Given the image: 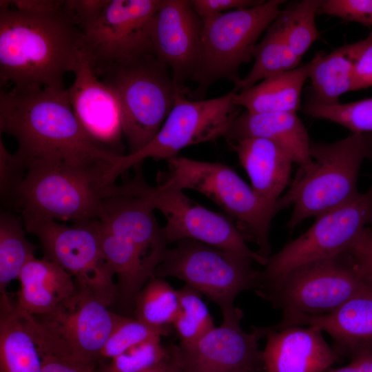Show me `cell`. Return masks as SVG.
<instances>
[{
    "mask_svg": "<svg viewBox=\"0 0 372 372\" xmlns=\"http://www.w3.org/2000/svg\"><path fill=\"white\" fill-rule=\"evenodd\" d=\"M0 132L15 138L17 154L27 171L68 172L107 183L106 176L121 155L85 131L66 88L1 90Z\"/></svg>",
    "mask_w": 372,
    "mask_h": 372,
    "instance_id": "6da1fadb",
    "label": "cell"
},
{
    "mask_svg": "<svg viewBox=\"0 0 372 372\" xmlns=\"http://www.w3.org/2000/svg\"><path fill=\"white\" fill-rule=\"evenodd\" d=\"M83 46L65 12L34 14L0 8V85L14 91L65 88Z\"/></svg>",
    "mask_w": 372,
    "mask_h": 372,
    "instance_id": "7a4b0ae2",
    "label": "cell"
},
{
    "mask_svg": "<svg viewBox=\"0 0 372 372\" xmlns=\"http://www.w3.org/2000/svg\"><path fill=\"white\" fill-rule=\"evenodd\" d=\"M311 161L300 166L289 189L276 203L278 211L293 205L287 227L342 205L360 192L362 164L372 159V132L351 134L330 143L311 142Z\"/></svg>",
    "mask_w": 372,
    "mask_h": 372,
    "instance_id": "3957f363",
    "label": "cell"
},
{
    "mask_svg": "<svg viewBox=\"0 0 372 372\" xmlns=\"http://www.w3.org/2000/svg\"><path fill=\"white\" fill-rule=\"evenodd\" d=\"M167 171L158 175L162 189H192L217 204L232 218L246 240L255 242L257 251L268 258L271 247L269 231L276 207L264 201L229 166L175 156L166 161Z\"/></svg>",
    "mask_w": 372,
    "mask_h": 372,
    "instance_id": "277c9868",
    "label": "cell"
},
{
    "mask_svg": "<svg viewBox=\"0 0 372 372\" xmlns=\"http://www.w3.org/2000/svg\"><path fill=\"white\" fill-rule=\"evenodd\" d=\"M254 291L282 311L277 326L285 327L304 316L329 313L372 289L345 252L300 267Z\"/></svg>",
    "mask_w": 372,
    "mask_h": 372,
    "instance_id": "5b68a950",
    "label": "cell"
},
{
    "mask_svg": "<svg viewBox=\"0 0 372 372\" xmlns=\"http://www.w3.org/2000/svg\"><path fill=\"white\" fill-rule=\"evenodd\" d=\"M169 68L154 54L97 74L115 91L127 154L145 147L156 136L182 92Z\"/></svg>",
    "mask_w": 372,
    "mask_h": 372,
    "instance_id": "8992f818",
    "label": "cell"
},
{
    "mask_svg": "<svg viewBox=\"0 0 372 372\" xmlns=\"http://www.w3.org/2000/svg\"><path fill=\"white\" fill-rule=\"evenodd\" d=\"M107 307L90 291L78 287L70 298L47 314L31 316L22 311L41 355L96 364L123 316Z\"/></svg>",
    "mask_w": 372,
    "mask_h": 372,
    "instance_id": "52a82bcc",
    "label": "cell"
},
{
    "mask_svg": "<svg viewBox=\"0 0 372 372\" xmlns=\"http://www.w3.org/2000/svg\"><path fill=\"white\" fill-rule=\"evenodd\" d=\"M176 243L166 250L154 276L184 281L216 303L223 318L237 310L239 293L256 287L259 271L253 269L252 258L191 239Z\"/></svg>",
    "mask_w": 372,
    "mask_h": 372,
    "instance_id": "ba28073f",
    "label": "cell"
},
{
    "mask_svg": "<svg viewBox=\"0 0 372 372\" xmlns=\"http://www.w3.org/2000/svg\"><path fill=\"white\" fill-rule=\"evenodd\" d=\"M283 0L264 1L259 5L203 19L200 63L192 80L200 93L221 79L236 85L238 70L249 63L257 41L279 16Z\"/></svg>",
    "mask_w": 372,
    "mask_h": 372,
    "instance_id": "9c48e42d",
    "label": "cell"
},
{
    "mask_svg": "<svg viewBox=\"0 0 372 372\" xmlns=\"http://www.w3.org/2000/svg\"><path fill=\"white\" fill-rule=\"evenodd\" d=\"M21 218L26 231L38 238L44 258L60 265L78 287L107 306L115 301V273L101 247L99 220L69 226L27 213H21Z\"/></svg>",
    "mask_w": 372,
    "mask_h": 372,
    "instance_id": "30bf717a",
    "label": "cell"
},
{
    "mask_svg": "<svg viewBox=\"0 0 372 372\" xmlns=\"http://www.w3.org/2000/svg\"><path fill=\"white\" fill-rule=\"evenodd\" d=\"M234 91L215 99L192 101L178 93L174 106L161 129L142 149L119 155L110 169L106 183L112 185L117 177L146 158L168 160L183 149L225 136L239 107L233 102Z\"/></svg>",
    "mask_w": 372,
    "mask_h": 372,
    "instance_id": "8fae6325",
    "label": "cell"
},
{
    "mask_svg": "<svg viewBox=\"0 0 372 372\" xmlns=\"http://www.w3.org/2000/svg\"><path fill=\"white\" fill-rule=\"evenodd\" d=\"M371 224L372 185L349 202L317 216L307 231L268 257L254 291L300 267L345 253Z\"/></svg>",
    "mask_w": 372,
    "mask_h": 372,
    "instance_id": "7c38bea8",
    "label": "cell"
},
{
    "mask_svg": "<svg viewBox=\"0 0 372 372\" xmlns=\"http://www.w3.org/2000/svg\"><path fill=\"white\" fill-rule=\"evenodd\" d=\"M121 185L79 174L51 169L28 170L17 192L14 207L55 221L76 223L99 220L104 200L118 194Z\"/></svg>",
    "mask_w": 372,
    "mask_h": 372,
    "instance_id": "4fadbf2b",
    "label": "cell"
},
{
    "mask_svg": "<svg viewBox=\"0 0 372 372\" xmlns=\"http://www.w3.org/2000/svg\"><path fill=\"white\" fill-rule=\"evenodd\" d=\"M161 0H109L83 31V49L97 74L154 54L152 21Z\"/></svg>",
    "mask_w": 372,
    "mask_h": 372,
    "instance_id": "5bb4252c",
    "label": "cell"
},
{
    "mask_svg": "<svg viewBox=\"0 0 372 372\" xmlns=\"http://www.w3.org/2000/svg\"><path fill=\"white\" fill-rule=\"evenodd\" d=\"M154 207L165 216L163 227L167 244L184 239L244 255L265 266L267 258L251 250L235 221L225 214L214 211L196 203L183 191L152 187Z\"/></svg>",
    "mask_w": 372,
    "mask_h": 372,
    "instance_id": "9a60e30c",
    "label": "cell"
},
{
    "mask_svg": "<svg viewBox=\"0 0 372 372\" xmlns=\"http://www.w3.org/2000/svg\"><path fill=\"white\" fill-rule=\"evenodd\" d=\"M244 313L238 308L222 324L189 346L174 345L183 372H260L264 370L259 341L265 327L250 332L241 327Z\"/></svg>",
    "mask_w": 372,
    "mask_h": 372,
    "instance_id": "2e32d148",
    "label": "cell"
},
{
    "mask_svg": "<svg viewBox=\"0 0 372 372\" xmlns=\"http://www.w3.org/2000/svg\"><path fill=\"white\" fill-rule=\"evenodd\" d=\"M203 21L188 0H161L152 25L154 55L172 72L182 92L200 59Z\"/></svg>",
    "mask_w": 372,
    "mask_h": 372,
    "instance_id": "e0dca14e",
    "label": "cell"
},
{
    "mask_svg": "<svg viewBox=\"0 0 372 372\" xmlns=\"http://www.w3.org/2000/svg\"><path fill=\"white\" fill-rule=\"evenodd\" d=\"M152 187L146 183L140 166L133 179L104 200L99 221L107 231L133 243L157 267L167 242L154 213Z\"/></svg>",
    "mask_w": 372,
    "mask_h": 372,
    "instance_id": "ac0fdd59",
    "label": "cell"
},
{
    "mask_svg": "<svg viewBox=\"0 0 372 372\" xmlns=\"http://www.w3.org/2000/svg\"><path fill=\"white\" fill-rule=\"evenodd\" d=\"M72 72L74 79L68 89V97L81 126L103 146L110 149V146L118 145L123 132L116 94L97 74L83 46Z\"/></svg>",
    "mask_w": 372,
    "mask_h": 372,
    "instance_id": "d6986e66",
    "label": "cell"
},
{
    "mask_svg": "<svg viewBox=\"0 0 372 372\" xmlns=\"http://www.w3.org/2000/svg\"><path fill=\"white\" fill-rule=\"evenodd\" d=\"M265 372H322L342 359L313 326L265 327Z\"/></svg>",
    "mask_w": 372,
    "mask_h": 372,
    "instance_id": "ffe728a7",
    "label": "cell"
},
{
    "mask_svg": "<svg viewBox=\"0 0 372 372\" xmlns=\"http://www.w3.org/2000/svg\"><path fill=\"white\" fill-rule=\"evenodd\" d=\"M294 325L313 326L326 332L336 353L351 360L372 349V291L350 299L329 313L300 318Z\"/></svg>",
    "mask_w": 372,
    "mask_h": 372,
    "instance_id": "44dd1931",
    "label": "cell"
},
{
    "mask_svg": "<svg viewBox=\"0 0 372 372\" xmlns=\"http://www.w3.org/2000/svg\"><path fill=\"white\" fill-rule=\"evenodd\" d=\"M229 143L249 176L252 189L264 201L276 207L289 182L293 163L289 154L266 138H246Z\"/></svg>",
    "mask_w": 372,
    "mask_h": 372,
    "instance_id": "7402d4cb",
    "label": "cell"
},
{
    "mask_svg": "<svg viewBox=\"0 0 372 372\" xmlns=\"http://www.w3.org/2000/svg\"><path fill=\"white\" fill-rule=\"evenodd\" d=\"M225 137L229 142L252 137L266 138L282 147L300 166L311 161V141L296 112L246 111L234 118Z\"/></svg>",
    "mask_w": 372,
    "mask_h": 372,
    "instance_id": "603a6c76",
    "label": "cell"
},
{
    "mask_svg": "<svg viewBox=\"0 0 372 372\" xmlns=\"http://www.w3.org/2000/svg\"><path fill=\"white\" fill-rule=\"evenodd\" d=\"M17 307L31 316L47 314L70 298L78 286L57 263L45 258L30 260L18 278Z\"/></svg>",
    "mask_w": 372,
    "mask_h": 372,
    "instance_id": "cb8c5ba5",
    "label": "cell"
},
{
    "mask_svg": "<svg viewBox=\"0 0 372 372\" xmlns=\"http://www.w3.org/2000/svg\"><path fill=\"white\" fill-rule=\"evenodd\" d=\"M372 45V31L364 39L345 44L328 54L316 52L309 79L311 96L309 101L323 105L340 103L339 97L351 92L355 70L360 57Z\"/></svg>",
    "mask_w": 372,
    "mask_h": 372,
    "instance_id": "d4e9b609",
    "label": "cell"
},
{
    "mask_svg": "<svg viewBox=\"0 0 372 372\" xmlns=\"http://www.w3.org/2000/svg\"><path fill=\"white\" fill-rule=\"evenodd\" d=\"M316 58V54L307 63L267 78L245 90L234 92V103L252 113L296 112L300 108L303 85Z\"/></svg>",
    "mask_w": 372,
    "mask_h": 372,
    "instance_id": "484cf974",
    "label": "cell"
},
{
    "mask_svg": "<svg viewBox=\"0 0 372 372\" xmlns=\"http://www.w3.org/2000/svg\"><path fill=\"white\" fill-rule=\"evenodd\" d=\"M43 358L23 312L0 296V372H41Z\"/></svg>",
    "mask_w": 372,
    "mask_h": 372,
    "instance_id": "4316f807",
    "label": "cell"
},
{
    "mask_svg": "<svg viewBox=\"0 0 372 372\" xmlns=\"http://www.w3.org/2000/svg\"><path fill=\"white\" fill-rule=\"evenodd\" d=\"M103 254L117 278L116 298L134 307L140 291L154 276L156 266L131 242L105 230L99 221Z\"/></svg>",
    "mask_w": 372,
    "mask_h": 372,
    "instance_id": "83f0119b",
    "label": "cell"
},
{
    "mask_svg": "<svg viewBox=\"0 0 372 372\" xmlns=\"http://www.w3.org/2000/svg\"><path fill=\"white\" fill-rule=\"evenodd\" d=\"M253 57L254 65L235 85L234 92L245 90L267 78L293 70L302 59L289 47L274 21L255 47Z\"/></svg>",
    "mask_w": 372,
    "mask_h": 372,
    "instance_id": "f1b7e54d",
    "label": "cell"
},
{
    "mask_svg": "<svg viewBox=\"0 0 372 372\" xmlns=\"http://www.w3.org/2000/svg\"><path fill=\"white\" fill-rule=\"evenodd\" d=\"M21 218L8 212L0 214V293L18 279L25 264L34 258L36 247L25 236Z\"/></svg>",
    "mask_w": 372,
    "mask_h": 372,
    "instance_id": "f546056e",
    "label": "cell"
},
{
    "mask_svg": "<svg viewBox=\"0 0 372 372\" xmlns=\"http://www.w3.org/2000/svg\"><path fill=\"white\" fill-rule=\"evenodd\" d=\"M134 318L168 332L180 308L178 291L163 278L152 277L137 295Z\"/></svg>",
    "mask_w": 372,
    "mask_h": 372,
    "instance_id": "4dcf8cb0",
    "label": "cell"
},
{
    "mask_svg": "<svg viewBox=\"0 0 372 372\" xmlns=\"http://www.w3.org/2000/svg\"><path fill=\"white\" fill-rule=\"evenodd\" d=\"M322 1L303 0L290 3L274 21L289 47L301 58L320 37L316 15Z\"/></svg>",
    "mask_w": 372,
    "mask_h": 372,
    "instance_id": "1f68e13d",
    "label": "cell"
},
{
    "mask_svg": "<svg viewBox=\"0 0 372 372\" xmlns=\"http://www.w3.org/2000/svg\"><path fill=\"white\" fill-rule=\"evenodd\" d=\"M180 308L172 324L181 346H189L198 341L216 327L202 294L185 285L178 289Z\"/></svg>",
    "mask_w": 372,
    "mask_h": 372,
    "instance_id": "d6a6232c",
    "label": "cell"
},
{
    "mask_svg": "<svg viewBox=\"0 0 372 372\" xmlns=\"http://www.w3.org/2000/svg\"><path fill=\"white\" fill-rule=\"evenodd\" d=\"M302 107L312 117L336 123L352 134L372 132V97L331 106L308 99Z\"/></svg>",
    "mask_w": 372,
    "mask_h": 372,
    "instance_id": "836d02e7",
    "label": "cell"
},
{
    "mask_svg": "<svg viewBox=\"0 0 372 372\" xmlns=\"http://www.w3.org/2000/svg\"><path fill=\"white\" fill-rule=\"evenodd\" d=\"M167 333L135 318L123 316L104 345L100 353V360H112L141 342L161 338Z\"/></svg>",
    "mask_w": 372,
    "mask_h": 372,
    "instance_id": "e575fe53",
    "label": "cell"
},
{
    "mask_svg": "<svg viewBox=\"0 0 372 372\" xmlns=\"http://www.w3.org/2000/svg\"><path fill=\"white\" fill-rule=\"evenodd\" d=\"M169 353V346L164 347L161 338H152L129 348L103 367L107 372H143L161 362Z\"/></svg>",
    "mask_w": 372,
    "mask_h": 372,
    "instance_id": "d590c367",
    "label": "cell"
},
{
    "mask_svg": "<svg viewBox=\"0 0 372 372\" xmlns=\"http://www.w3.org/2000/svg\"><path fill=\"white\" fill-rule=\"evenodd\" d=\"M27 169L17 153L6 148L0 138V196L1 203L12 205L17 192L25 176Z\"/></svg>",
    "mask_w": 372,
    "mask_h": 372,
    "instance_id": "8d00e7d4",
    "label": "cell"
},
{
    "mask_svg": "<svg viewBox=\"0 0 372 372\" xmlns=\"http://www.w3.org/2000/svg\"><path fill=\"white\" fill-rule=\"evenodd\" d=\"M318 14L337 17L346 22L372 26V0H325Z\"/></svg>",
    "mask_w": 372,
    "mask_h": 372,
    "instance_id": "74e56055",
    "label": "cell"
},
{
    "mask_svg": "<svg viewBox=\"0 0 372 372\" xmlns=\"http://www.w3.org/2000/svg\"><path fill=\"white\" fill-rule=\"evenodd\" d=\"M346 253L361 277L372 289V224L364 229Z\"/></svg>",
    "mask_w": 372,
    "mask_h": 372,
    "instance_id": "f35d334b",
    "label": "cell"
},
{
    "mask_svg": "<svg viewBox=\"0 0 372 372\" xmlns=\"http://www.w3.org/2000/svg\"><path fill=\"white\" fill-rule=\"evenodd\" d=\"M109 0H67L65 11L83 32L99 18Z\"/></svg>",
    "mask_w": 372,
    "mask_h": 372,
    "instance_id": "ab89813d",
    "label": "cell"
},
{
    "mask_svg": "<svg viewBox=\"0 0 372 372\" xmlns=\"http://www.w3.org/2000/svg\"><path fill=\"white\" fill-rule=\"evenodd\" d=\"M190 4L201 19L224 12L260 4L263 0H191Z\"/></svg>",
    "mask_w": 372,
    "mask_h": 372,
    "instance_id": "60d3db41",
    "label": "cell"
},
{
    "mask_svg": "<svg viewBox=\"0 0 372 372\" xmlns=\"http://www.w3.org/2000/svg\"><path fill=\"white\" fill-rule=\"evenodd\" d=\"M0 8H10L19 12L48 14L65 11V1L63 0H1Z\"/></svg>",
    "mask_w": 372,
    "mask_h": 372,
    "instance_id": "b9f144b4",
    "label": "cell"
},
{
    "mask_svg": "<svg viewBox=\"0 0 372 372\" xmlns=\"http://www.w3.org/2000/svg\"><path fill=\"white\" fill-rule=\"evenodd\" d=\"M41 356V372H98L96 364H83L52 355Z\"/></svg>",
    "mask_w": 372,
    "mask_h": 372,
    "instance_id": "7bdbcfd3",
    "label": "cell"
},
{
    "mask_svg": "<svg viewBox=\"0 0 372 372\" xmlns=\"http://www.w3.org/2000/svg\"><path fill=\"white\" fill-rule=\"evenodd\" d=\"M372 87V45L365 50L357 63L351 92Z\"/></svg>",
    "mask_w": 372,
    "mask_h": 372,
    "instance_id": "ee69618b",
    "label": "cell"
},
{
    "mask_svg": "<svg viewBox=\"0 0 372 372\" xmlns=\"http://www.w3.org/2000/svg\"><path fill=\"white\" fill-rule=\"evenodd\" d=\"M98 372L107 371L101 366ZM143 372H183L174 345L169 346V353L161 362Z\"/></svg>",
    "mask_w": 372,
    "mask_h": 372,
    "instance_id": "f6af8a7d",
    "label": "cell"
},
{
    "mask_svg": "<svg viewBox=\"0 0 372 372\" xmlns=\"http://www.w3.org/2000/svg\"><path fill=\"white\" fill-rule=\"evenodd\" d=\"M351 362L358 372H372V349L360 352L351 360Z\"/></svg>",
    "mask_w": 372,
    "mask_h": 372,
    "instance_id": "bcb514c9",
    "label": "cell"
},
{
    "mask_svg": "<svg viewBox=\"0 0 372 372\" xmlns=\"http://www.w3.org/2000/svg\"><path fill=\"white\" fill-rule=\"evenodd\" d=\"M322 372H358V371L356 367L350 362L349 364L344 366L338 369L329 367Z\"/></svg>",
    "mask_w": 372,
    "mask_h": 372,
    "instance_id": "7dc6e473",
    "label": "cell"
}]
</instances>
